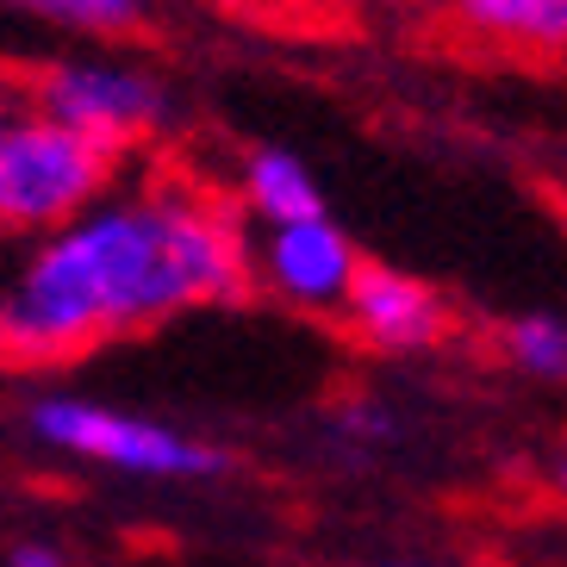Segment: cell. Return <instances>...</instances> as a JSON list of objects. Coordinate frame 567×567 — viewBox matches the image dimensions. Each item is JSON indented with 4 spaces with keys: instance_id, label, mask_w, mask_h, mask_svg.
Masks as SVG:
<instances>
[{
    "instance_id": "5b68a950",
    "label": "cell",
    "mask_w": 567,
    "mask_h": 567,
    "mask_svg": "<svg viewBox=\"0 0 567 567\" xmlns=\"http://www.w3.org/2000/svg\"><path fill=\"white\" fill-rule=\"evenodd\" d=\"M355 268H362V256L337 231L331 213L293 218V225H262V244L250 250V281H262L275 300L300 306V312H337Z\"/></svg>"
},
{
    "instance_id": "30bf717a",
    "label": "cell",
    "mask_w": 567,
    "mask_h": 567,
    "mask_svg": "<svg viewBox=\"0 0 567 567\" xmlns=\"http://www.w3.org/2000/svg\"><path fill=\"white\" fill-rule=\"evenodd\" d=\"M0 7L51 19V25H69V32H101V38L132 32L137 19H144V0H0Z\"/></svg>"
},
{
    "instance_id": "ba28073f",
    "label": "cell",
    "mask_w": 567,
    "mask_h": 567,
    "mask_svg": "<svg viewBox=\"0 0 567 567\" xmlns=\"http://www.w3.org/2000/svg\"><path fill=\"white\" fill-rule=\"evenodd\" d=\"M455 13L499 44H524V51L567 44V0H455Z\"/></svg>"
},
{
    "instance_id": "6da1fadb",
    "label": "cell",
    "mask_w": 567,
    "mask_h": 567,
    "mask_svg": "<svg viewBox=\"0 0 567 567\" xmlns=\"http://www.w3.org/2000/svg\"><path fill=\"white\" fill-rule=\"evenodd\" d=\"M250 287L237 206L182 175L113 187L0 275V362L56 368Z\"/></svg>"
},
{
    "instance_id": "9c48e42d",
    "label": "cell",
    "mask_w": 567,
    "mask_h": 567,
    "mask_svg": "<svg viewBox=\"0 0 567 567\" xmlns=\"http://www.w3.org/2000/svg\"><path fill=\"white\" fill-rule=\"evenodd\" d=\"M505 355L524 381L536 386H561L567 381V318L536 306V312H517L505 324Z\"/></svg>"
},
{
    "instance_id": "7a4b0ae2",
    "label": "cell",
    "mask_w": 567,
    "mask_h": 567,
    "mask_svg": "<svg viewBox=\"0 0 567 567\" xmlns=\"http://www.w3.org/2000/svg\"><path fill=\"white\" fill-rule=\"evenodd\" d=\"M125 156L63 118L13 101L0 118V237H44L113 194Z\"/></svg>"
},
{
    "instance_id": "8fae6325",
    "label": "cell",
    "mask_w": 567,
    "mask_h": 567,
    "mask_svg": "<svg viewBox=\"0 0 567 567\" xmlns=\"http://www.w3.org/2000/svg\"><path fill=\"white\" fill-rule=\"evenodd\" d=\"M7 567H69V561H63V549H56V543L25 536V543H13V549H7Z\"/></svg>"
},
{
    "instance_id": "7c38bea8",
    "label": "cell",
    "mask_w": 567,
    "mask_h": 567,
    "mask_svg": "<svg viewBox=\"0 0 567 567\" xmlns=\"http://www.w3.org/2000/svg\"><path fill=\"white\" fill-rule=\"evenodd\" d=\"M13 113V94H7V82H0V118Z\"/></svg>"
},
{
    "instance_id": "5bb4252c",
    "label": "cell",
    "mask_w": 567,
    "mask_h": 567,
    "mask_svg": "<svg viewBox=\"0 0 567 567\" xmlns=\"http://www.w3.org/2000/svg\"><path fill=\"white\" fill-rule=\"evenodd\" d=\"M0 244H7V237H0Z\"/></svg>"
},
{
    "instance_id": "8992f818",
    "label": "cell",
    "mask_w": 567,
    "mask_h": 567,
    "mask_svg": "<svg viewBox=\"0 0 567 567\" xmlns=\"http://www.w3.org/2000/svg\"><path fill=\"white\" fill-rule=\"evenodd\" d=\"M337 312L350 318V331L362 337L368 350H381V355H417V350H431L436 337L450 331V306H443V293L424 287L417 275H405V268H368L362 262Z\"/></svg>"
},
{
    "instance_id": "3957f363",
    "label": "cell",
    "mask_w": 567,
    "mask_h": 567,
    "mask_svg": "<svg viewBox=\"0 0 567 567\" xmlns=\"http://www.w3.org/2000/svg\"><path fill=\"white\" fill-rule=\"evenodd\" d=\"M25 424H32V436L44 450L75 455V462H101L113 474H144V481H218L231 467V455L213 450L206 436L175 431L163 417L75 400V393H44L25 412Z\"/></svg>"
},
{
    "instance_id": "4fadbf2b",
    "label": "cell",
    "mask_w": 567,
    "mask_h": 567,
    "mask_svg": "<svg viewBox=\"0 0 567 567\" xmlns=\"http://www.w3.org/2000/svg\"><path fill=\"white\" fill-rule=\"evenodd\" d=\"M386 567H450V561H386Z\"/></svg>"
},
{
    "instance_id": "52a82bcc",
    "label": "cell",
    "mask_w": 567,
    "mask_h": 567,
    "mask_svg": "<svg viewBox=\"0 0 567 567\" xmlns=\"http://www.w3.org/2000/svg\"><path fill=\"white\" fill-rule=\"evenodd\" d=\"M237 194H244V206L262 225H293V218L324 213V187H318V175L293 151H250Z\"/></svg>"
},
{
    "instance_id": "277c9868",
    "label": "cell",
    "mask_w": 567,
    "mask_h": 567,
    "mask_svg": "<svg viewBox=\"0 0 567 567\" xmlns=\"http://www.w3.org/2000/svg\"><path fill=\"white\" fill-rule=\"evenodd\" d=\"M32 106L63 118V125H75V132H87V137H101L106 151L132 156L137 144H151V137L163 132L168 87L137 63L69 56V63H51L32 82Z\"/></svg>"
}]
</instances>
